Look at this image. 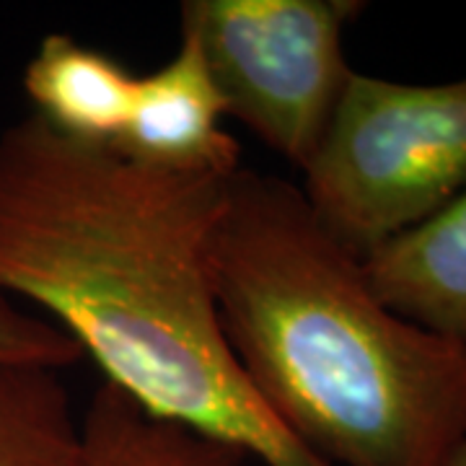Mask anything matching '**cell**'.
<instances>
[{"label":"cell","instance_id":"7","mask_svg":"<svg viewBox=\"0 0 466 466\" xmlns=\"http://www.w3.org/2000/svg\"><path fill=\"white\" fill-rule=\"evenodd\" d=\"M133 76L109 52L67 34H47L24 67V91L34 115L67 137L115 146L133 112Z\"/></svg>","mask_w":466,"mask_h":466},{"label":"cell","instance_id":"3","mask_svg":"<svg viewBox=\"0 0 466 466\" xmlns=\"http://www.w3.org/2000/svg\"><path fill=\"white\" fill-rule=\"evenodd\" d=\"M300 174L319 220L363 259L466 189V78L397 84L352 70Z\"/></svg>","mask_w":466,"mask_h":466},{"label":"cell","instance_id":"6","mask_svg":"<svg viewBox=\"0 0 466 466\" xmlns=\"http://www.w3.org/2000/svg\"><path fill=\"white\" fill-rule=\"evenodd\" d=\"M363 272L391 311L466 345V189L363 257Z\"/></svg>","mask_w":466,"mask_h":466},{"label":"cell","instance_id":"4","mask_svg":"<svg viewBox=\"0 0 466 466\" xmlns=\"http://www.w3.org/2000/svg\"><path fill=\"white\" fill-rule=\"evenodd\" d=\"M355 0H187L182 29L200 45L226 115L299 171L311 164L352 67Z\"/></svg>","mask_w":466,"mask_h":466},{"label":"cell","instance_id":"5","mask_svg":"<svg viewBox=\"0 0 466 466\" xmlns=\"http://www.w3.org/2000/svg\"><path fill=\"white\" fill-rule=\"evenodd\" d=\"M226 116L200 45L182 29L174 57L137 76L133 112L112 148L150 168L231 177L241 148L223 127Z\"/></svg>","mask_w":466,"mask_h":466},{"label":"cell","instance_id":"11","mask_svg":"<svg viewBox=\"0 0 466 466\" xmlns=\"http://www.w3.org/2000/svg\"><path fill=\"white\" fill-rule=\"evenodd\" d=\"M446 466H466V443H464V446H459V449H456V453L451 456L449 464H446Z\"/></svg>","mask_w":466,"mask_h":466},{"label":"cell","instance_id":"9","mask_svg":"<svg viewBox=\"0 0 466 466\" xmlns=\"http://www.w3.org/2000/svg\"><path fill=\"white\" fill-rule=\"evenodd\" d=\"M0 466H84V428L63 370L0 366Z\"/></svg>","mask_w":466,"mask_h":466},{"label":"cell","instance_id":"1","mask_svg":"<svg viewBox=\"0 0 466 466\" xmlns=\"http://www.w3.org/2000/svg\"><path fill=\"white\" fill-rule=\"evenodd\" d=\"M231 177L21 116L0 133V299L36 306L150 417L262 466H329L259 404L223 329L210 257Z\"/></svg>","mask_w":466,"mask_h":466},{"label":"cell","instance_id":"8","mask_svg":"<svg viewBox=\"0 0 466 466\" xmlns=\"http://www.w3.org/2000/svg\"><path fill=\"white\" fill-rule=\"evenodd\" d=\"M84 466H247L244 451L143 412L112 383L96 386L81 415Z\"/></svg>","mask_w":466,"mask_h":466},{"label":"cell","instance_id":"10","mask_svg":"<svg viewBox=\"0 0 466 466\" xmlns=\"http://www.w3.org/2000/svg\"><path fill=\"white\" fill-rule=\"evenodd\" d=\"M84 355L45 317L0 299V366H42L67 370Z\"/></svg>","mask_w":466,"mask_h":466},{"label":"cell","instance_id":"2","mask_svg":"<svg viewBox=\"0 0 466 466\" xmlns=\"http://www.w3.org/2000/svg\"><path fill=\"white\" fill-rule=\"evenodd\" d=\"M233 358L329 466H446L466 443V345L383 303L299 184L238 168L213 238Z\"/></svg>","mask_w":466,"mask_h":466}]
</instances>
